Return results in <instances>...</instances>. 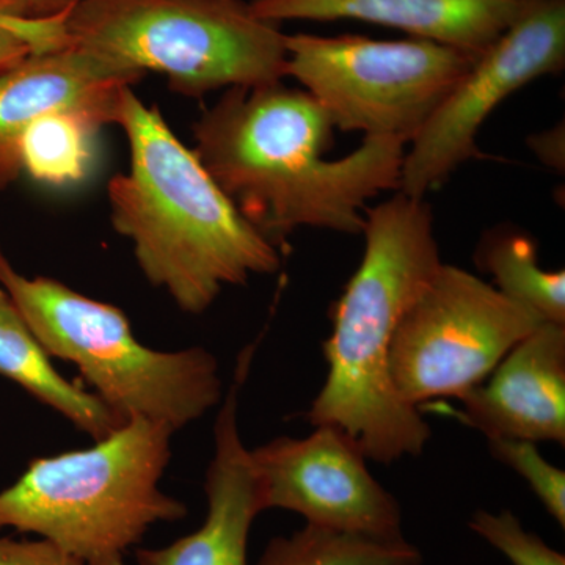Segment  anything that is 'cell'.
I'll list each match as a JSON object with an SVG mask.
<instances>
[{"instance_id":"6da1fadb","label":"cell","mask_w":565,"mask_h":565,"mask_svg":"<svg viewBox=\"0 0 565 565\" xmlns=\"http://www.w3.org/2000/svg\"><path fill=\"white\" fill-rule=\"evenodd\" d=\"M334 125L303 88L233 87L193 125L196 158L245 221L282 248L299 228L363 232L366 203L399 191L407 143L366 136L327 159Z\"/></svg>"},{"instance_id":"7a4b0ae2","label":"cell","mask_w":565,"mask_h":565,"mask_svg":"<svg viewBox=\"0 0 565 565\" xmlns=\"http://www.w3.org/2000/svg\"><path fill=\"white\" fill-rule=\"evenodd\" d=\"M117 126L129 170L107 185L115 232L131 241L137 266L181 311L202 315L223 289L277 273L281 250L245 221L217 182L132 87Z\"/></svg>"},{"instance_id":"3957f363","label":"cell","mask_w":565,"mask_h":565,"mask_svg":"<svg viewBox=\"0 0 565 565\" xmlns=\"http://www.w3.org/2000/svg\"><path fill=\"white\" fill-rule=\"evenodd\" d=\"M362 233V263L334 305L332 333L322 344L326 384L305 418L313 427H338L366 459L390 465L423 455L433 435L423 412L394 392L388 360L397 327L441 258L424 199L399 192L366 207Z\"/></svg>"},{"instance_id":"277c9868","label":"cell","mask_w":565,"mask_h":565,"mask_svg":"<svg viewBox=\"0 0 565 565\" xmlns=\"http://www.w3.org/2000/svg\"><path fill=\"white\" fill-rule=\"evenodd\" d=\"M173 435L132 418L92 448L36 457L0 492V531L47 539L85 565H126L152 526L188 516L161 487Z\"/></svg>"},{"instance_id":"5b68a950","label":"cell","mask_w":565,"mask_h":565,"mask_svg":"<svg viewBox=\"0 0 565 565\" xmlns=\"http://www.w3.org/2000/svg\"><path fill=\"white\" fill-rule=\"evenodd\" d=\"M0 288L52 359L77 367L92 393L125 422L150 419L177 434L221 405L225 393L214 353L200 345L181 351L147 348L120 308L55 278L25 277L2 244Z\"/></svg>"},{"instance_id":"8992f818","label":"cell","mask_w":565,"mask_h":565,"mask_svg":"<svg viewBox=\"0 0 565 565\" xmlns=\"http://www.w3.org/2000/svg\"><path fill=\"white\" fill-rule=\"evenodd\" d=\"M70 44L115 68L162 74L202 98L286 77V35L244 0H82L65 17Z\"/></svg>"},{"instance_id":"52a82bcc","label":"cell","mask_w":565,"mask_h":565,"mask_svg":"<svg viewBox=\"0 0 565 565\" xmlns=\"http://www.w3.org/2000/svg\"><path fill=\"white\" fill-rule=\"evenodd\" d=\"M285 43L286 76L321 104L334 128L407 145L481 55L419 39L296 33Z\"/></svg>"},{"instance_id":"ba28073f","label":"cell","mask_w":565,"mask_h":565,"mask_svg":"<svg viewBox=\"0 0 565 565\" xmlns=\"http://www.w3.org/2000/svg\"><path fill=\"white\" fill-rule=\"evenodd\" d=\"M541 323L490 282L441 263L394 334L388 360L394 392L422 412L433 399H462Z\"/></svg>"},{"instance_id":"9c48e42d","label":"cell","mask_w":565,"mask_h":565,"mask_svg":"<svg viewBox=\"0 0 565 565\" xmlns=\"http://www.w3.org/2000/svg\"><path fill=\"white\" fill-rule=\"evenodd\" d=\"M565 66V0H525L405 150L399 192L424 199L478 152L476 137L505 98Z\"/></svg>"},{"instance_id":"30bf717a","label":"cell","mask_w":565,"mask_h":565,"mask_svg":"<svg viewBox=\"0 0 565 565\" xmlns=\"http://www.w3.org/2000/svg\"><path fill=\"white\" fill-rule=\"evenodd\" d=\"M250 457L264 511L296 512L307 525L337 533L404 537L399 503L338 427L323 424L303 438H274Z\"/></svg>"},{"instance_id":"8fae6325","label":"cell","mask_w":565,"mask_h":565,"mask_svg":"<svg viewBox=\"0 0 565 565\" xmlns=\"http://www.w3.org/2000/svg\"><path fill=\"white\" fill-rule=\"evenodd\" d=\"M141 77L74 44L32 52L0 73V192L20 178L22 140L36 121L76 114L102 128L117 125L122 92Z\"/></svg>"},{"instance_id":"7c38bea8","label":"cell","mask_w":565,"mask_h":565,"mask_svg":"<svg viewBox=\"0 0 565 565\" xmlns=\"http://www.w3.org/2000/svg\"><path fill=\"white\" fill-rule=\"evenodd\" d=\"M255 348L237 360L214 424V456L204 478L207 512L199 530L159 548H137L139 565H248V537L264 512L262 493L237 424L239 393L247 381Z\"/></svg>"},{"instance_id":"4fadbf2b","label":"cell","mask_w":565,"mask_h":565,"mask_svg":"<svg viewBox=\"0 0 565 565\" xmlns=\"http://www.w3.org/2000/svg\"><path fill=\"white\" fill-rule=\"evenodd\" d=\"M446 408L487 440L565 444V326L544 322L493 373Z\"/></svg>"},{"instance_id":"5bb4252c","label":"cell","mask_w":565,"mask_h":565,"mask_svg":"<svg viewBox=\"0 0 565 565\" xmlns=\"http://www.w3.org/2000/svg\"><path fill=\"white\" fill-rule=\"evenodd\" d=\"M259 20H355L399 29L412 39L482 54L516 20L525 0H250Z\"/></svg>"},{"instance_id":"9a60e30c","label":"cell","mask_w":565,"mask_h":565,"mask_svg":"<svg viewBox=\"0 0 565 565\" xmlns=\"http://www.w3.org/2000/svg\"><path fill=\"white\" fill-rule=\"evenodd\" d=\"M51 359L9 294L0 288V377L20 386L92 440H104L120 429L125 419L95 393L63 377Z\"/></svg>"},{"instance_id":"2e32d148","label":"cell","mask_w":565,"mask_h":565,"mask_svg":"<svg viewBox=\"0 0 565 565\" xmlns=\"http://www.w3.org/2000/svg\"><path fill=\"white\" fill-rule=\"evenodd\" d=\"M479 266L494 288L544 322L565 326V273L539 264L537 245L523 233L490 234L479 247Z\"/></svg>"},{"instance_id":"e0dca14e","label":"cell","mask_w":565,"mask_h":565,"mask_svg":"<svg viewBox=\"0 0 565 565\" xmlns=\"http://www.w3.org/2000/svg\"><path fill=\"white\" fill-rule=\"evenodd\" d=\"M422 552L401 539H373L305 525L275 537L258 565H422Z\"/></svg>"},{"instance_id":"ac0fdd59","label":"cell","mask_w":565,"mask_h":565,"mask_svg":"<svg viewBox=\"0 0 565 565\" xmlns=\"http://www.w3.org/2000/svg\"><path fill=\"white\" fill-rule=\"evenodd\" d=\"M99 129L98 122L84 115H46L22 140V172L57 188L82 180L90 166L92 141Z\"/></svg>"},{"instance_id":"d6986e66","label":"cell","mask_w":565,"mask_h":565,"mask_svg":"<svg viewBox=\"0 0 565 565\" xmlns=\"http://www.w3.org/2000/svg\"><path fill=\"white\" fill-rule=\"evenodd\" d=\"M490 451L500 462L522 476L546 512L565 527V473L539 452L537 446L522 440L489 441Z\"/></svg>"},{"instance_id":"ffe728a7","label":"cell","mask_w":565,"mask_h":565,"mask_svg":"<svg viewBox=\"0 0 565 565\" xmlns=\"http://www.w3.org/2000/svg\"><path fill=\"white\" fill-rule=\"evenodd\" d=\"M470 527L512 565H565L563 553L550 548L537 534L527 533L511 511H478L471 516Z\"/></svg>"},{"instance_id":"44dd1931","label":"cell","mask_w":565,"mask_h":565,"mask_svg":"<svg viewBox=\"0 0 565 565\" xmlns=\"http://www.w3.org/2000/svg\"><path fill=\"white\" fill-rule=\"evenodd\" d=\"M0 565H85L47 539L0 537Z\"/></svg>"},{"instance_id":"7402d4cb","label":"cell","mask_w":565,"mask_h":565,"mask_svg":"<svg viewBox=\"0 0 565 565\" xmlns=\"http://www.w3.org/2000/svg\"><path fill=\"white\" fill-rule=\"evenodd\" d=\"M65 17L66 13L50 20H24L0 13V25L24 36L31 43L33 52H47L61 50L70 44L65 31Z\"/></svg>"},{"instance_id":"603a6c76","label":"cell","mask_w":565,"mask_h":565,"mask_svg":"<svg viewBox=\"0 0 565 565\" xmlns=\"http://www.w3.org/2000/svg\"><path fill=\"white\" fill-rule=\"evenodd\" d=\"M82 0H0V13L24 20H50L73 10Z\"/></svg>"},{"instance_id":"cb8c5ba5","label":"cell","mask_w":565,"mask_h":565,"mask_svg":"<svg viewBox=\"0 0 565 565\" xmlns=\"http://www.w3.org/2000/svg\"><path fill=\"white\" fill-rule=\"evenodd\" d=\"M527 143H530L531 151L537 156L539 161L552 167L557 172L564 173L565 132L563 122L548 129V131L531 136Z\"/></svg>"},{"instance_id":"d4e9b609","label":"cell","mask_w":565,"mask_h":565,"mask_svg":"<svg viewBox=\"0 0 565 565\" xmlns=\"http://www.w3.org/2000/svg\"><path fill=\"white\" fill-rule=\"evenodd\" d=\"M32 52L33 47L24 36L0 25V73L17 65Z\"/></svg>"},{"instance_id":"484cf974","label":"cell","mask_w":565,"mask_h":565,"mask_svg":"<svg viewBox=\"0 0 565 565\" xmlns=\"http://www.w3.org/2000/svg\"><path fill=\"white\" fill-rule=\"evenodd\" d=\"M520 2H523V0H520Z\"/></svg>"}]
</instances>
